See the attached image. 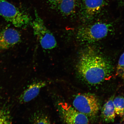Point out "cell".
<instances>
[{
    "mask_svg": "<svg viewBox=\"0 0 124 124\" xmlns=\"http://www.w3.org/2000/svg\"><path fill=\"white\" fill-rule=\"evenodd\" d=\"M116 74L124 83V52L119 58L116 68Z\"/></svg>",
    "mask_w": 124,
    "mask_h": 124,
    "instance_id": "obj_14",
    "label": "cell"
},
{
    "mask_svg": "<svg viewBox=\"0 0 124 124\" xmlns=\"http://www.w3.org/2000/svg\"><path fill=\"white\" fill-rule=\"evenodd\" d=\"M12 123V118L10 112L0 107V124H10Z\"/></svg>",
    "mask_w": 124,
    "mask_h": 124,
    "instance_id": "obj_13",
    "label": "cell"
},
{
    "mask_svg": "<svg viewBox=\"0 0 124 124\" xmlns=\"http://www.w3.org/2000/svg\"><path fill=\"white\" fill-rule=\"evenodd\" d=\"M35 18L31 23L34 35L37 37L43 49L50 50L57 46L55 37L45 24L43 20L35 11Z\"/></svg>",
    "mask_w": 124,
    "mask_h": 124,
    "instance_id": "obj_4",
    "label": "cell"
},
{
    "mask_svg": "<svg viewBox=\"0 0 124 124\" xmlns=\"http://www.w3.org/2000/svg\"><path fill=\"white\" fill-rule=\"evenodd\" d=\"M33 122L35 124H50V121L47 117L41 116H36L34 117Z\"/></svg>",
    "mask_w": 124,
    "mask_h": 124,
    "instance_id": "obj_15",
    "label": "cell"
},
{
    "mask_svg": "<svg viewBox=\"0 0 124 124\" xmlns=\"http://www.w3.org/2000/svg\"><path fill=\"white\" fill-rule=\"evenodd\" d=\"M113 101L116 114L122 117L124 114V97H116L114 99Z\"/></svg>",
    "mask_w": 124,
    "mask_h": 124,
    "instance_id": "obj_12",
    "label": "cell"
},
{
    "mask_svg": "<svg viewBox=\"0 0 124 124\" xmlns=\"http://www.w3.org/2000/svg\"><path fill=\"white\" fill-rule=\"evenodd\" d=\"M105 0H84V11L86 19H92L103 8Z\"/></svg>",
    "mask_w": 124,
    "mask_h": 124,
    "instance_id": "obj_8",
    "label": "cell"
},
{
    "mask_svg": "<svg viewBox=\"0 0 124 124\" xmlns=\"http://www.w3.org/2000/svg\"><path fill=\"white\" fill-rule=\"evenodd\" d=\"M50 2L53 4H59L61 0H48Z\"/></svg>",
    "mask_w": 124,
    "mask_h": 124,
    "instance_id": "obj_16",
    "label": "cell"
},
{
    "mask_svg": "<svg viewBox=\"0 0 124 124\" xmlns=\"http://www.w3.org/2000/svg\"><path fill=\"white\" fill-rule=\"evenodd\" d=\"M118 1L124 4V0H118Z\"/></svg>",
    "mask_w": 124,
    "mask_h": 124,
    "instance_id": "obj_17",
    "label": "cell"
},
{
    "mask_svg": "<svg viewBox=\"0 0 124 124\" xmlns=\"http://www.w3.org/2000/svg\"><path fill=\"white\" fill-rule=\"evenodd\" d=\"M59 4L62 13L65 15H69L74 12L75 9V0H61Z\"/></svg>",
    "mask_w": 124,
    "mask_h": 124,
    "instance_id": "obj_11",
    "label": "cell"
},
{
    "mask_svg": "<svg viewBox=\"0 0 124 124\" xmlns=\"http://www.w3.org/2000/svg\"><path fill=\"white\" fill-rule=\"evenodd\" d=\"M44 81H40L32 84L24 91L20 97V101L22 103H27L36 97L42 89L46 86Z\"/></svg>",
    "mask_w": 124,
    "mask_h": 124,
    "instance_id": "obj_9",
    "label": "cell"
},
{
    "mask_svg": "<svg viewBox=\"0 0 124 124\" xmlns=\"http://www.w3.org/2000/svg\"><path fill=\"white\" fill-rule=\"evenodd\" d=\"M61 110L63 122L67 124H87L88 116L82 114L67 103H62Z\"/></svg>",
    "mask_w": 124,
    "mask_h": 124,
    "instance_id": "obj_6",
    "label": "cell"
},
{
    "mask_svg": "<svg viewBox=\"0 0 124 124\" xmlns=\"http://www.w3.org/2000/svg\"><path fill=\"white\" fill-rule=\"evenodd\" d=\"M114 97L110 98L102 108L101 117L104 121L109 123L114 122L116 117V113L113 104Z\"/></svg>",
    "mask_w": 124,
    "mask_h": 124,
    "instance_id": "obj_10",
    "label": "cell"
},
{
    "mask_svg": "<svg viewBox=\"0 0 124 124\" xmlns=\"http://www.w3.org/2000/svg\"><path fill=\"white\" fill-rule=\"evenodd\" d=\"M21 35L14 29L8 28L0 32V50H6L21 41Z\"/></svg>",
    "mask_w": 124,
    "mask_h": 124,
    "instance_id": "obj_7",
    "label": "cell"
},
{
    "mask_svg": "<svg viewBox=\"0 0 124 124\" xmlns=\"http://www.w3.org/2000/svg\"><path fill=\"white\" fill-rule=\"evenodd\" d=\"M0 15L16 27L25 28L31 22L27 13L6 0H0Z\"/></svg>",
    "mask_w": 124,
    "mask_h": 124,
    "instance_id": "obj_2",
    "label": "cell"
},
{
    "mask_svg": "<svg viewBox=\"0 0 124 124\" xmlns=\"http://www.w3.org/2000/svg\"><path fill=\"white\" fill-rule=\"evenodd\" d=\"M73 105L77 110L88 117H94L100 109L98 99L93 94H79L75 98Z\"/></svg>",
    "mask_w": 124,
    "mask_h": 124,
    "instance_id": "obj_5",
    "label": "cell"
},
{
    "mask_svg": "<svg viewBox=\"0 0 124 124\" xmlns=\"http://www.w3.org/2000/svg\"><path fill=\"white\" fill-rule=\"evenodd\" d=\"M122 117H123V119H122V120H122V122H124V114Z\"/></svg>",
    "mask_w": 124,
    "mask_h": 124,
    "instance_id": "obj_18",
    "label": "cell"
},
{
    "mask_svg": "<svg viewBox=\"0 0 124 124\" xmlns=\"http://www.w3.org/2000/svg\"><path fill=\"white\" fill-rule=\"evenodd\" d=\"M77 69L80 76L88 84L97 85L110 78L113 67L107 59L89 47L82 53Z\"/></svg>",
    "mask_w": 124,
    "mask_h": 124,
    "instance_id": "obj_1",
    "label": "cell"
},
{
    "mask_svg": "<svg viewBox=\"0 0 124 124\" xmlns=\"http://www.w3.org/2000/svg\"><path fill=\"white\" fill-rule=\"evenodd\" d=\"M111 23L98 22L81 28L78 37L82 41L92 43L100 41L108 35L112 30Z\"/></svg>",
    "mask_w": 124,
    "mask_h": 124,
    "instance_id": "obj_3",
    "label": "cell"
}]
</instances>
